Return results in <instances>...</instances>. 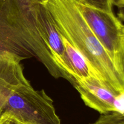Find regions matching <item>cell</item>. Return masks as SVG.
Returning a JSON list of instances; mask_svg holds the SVG:
<instances>
[{
	"label": "cell",
	"instance_id": "277c9868",
	"mask_svg": "<svg viewBox=\"0 0 124 124\" xmlns=\"http://www.w3.org/2000/svg\"><path fill=\"white\" fill-rule=\"evenodd\" d=\"M74 1L84 19L108 53L124 80L121 47L122 21L113 12H106L76 0Z\"/></svg>",
	"mask_w": 124,
	"mask_h": 124
},
{
	"label": "cell",
	"instance_id": "4fadbf2b",
	"mask_svg": "<svg viewBox=\"0 0 124 124\" xmlns=\"http://www.w3.org/2000/svg\"><path fill=\"white\" fill-rule=\"evenodd\" d=\"M118 11V13H117V18L121 21L124 22V7H119Z\"/></svg>",
	"mask_w": 124,
	"mask_h": 124
},
{
	"label": "cell",
	"instance_id": "3957f363",
	"mask_svg": "<svg viewBox=\"0 0 124 124\" xmlns=\"http://www.w3.org/2000/svg\"><path fill=\"white\" fill-rule=\"evenodd\" d=\"M37 2L32 0H0V5L12 17L29 41L35 58L55 78L62 77V74L52 58L49 49L42 40L35 18Z\"/></svg>",
	"mask_w": 124,
	"mask_h": 124
},
{
	"label": "cell",
	"instance_id": "52a82bcc",
	"mask_svg": "<svg viewBox=\"0 0 124 124\" xmlns=\"http://www.w3.org/2000/svg\"><path fill=\"white\" fill-rule=\"evenodd\" d=\"M62 39L65 49V58L70 69V75L73 80L71 84L73 85L76 80H82L91 77L97 78L102 81L83 55L65 38L62 36Z\"/></svg>",
	"mask_w": 124,
	"mask_h": 124
},
{
	"label": "cell",
	"instance_id": "5bb4252c",
	"mask_svg": "<svg viewBox=\"0 0 124 124\" xmlns=\"http://www.w3.org/2000/svg\"><path fill=\"white\" fill-rule=\"evenodd\" d=\"M32 1H34V2H39V3H41V2H42V0H32Z\"/></svg>",
	"mask_w": 124,
	"mask_h": 124
},
{
	"label": "cell",
	"instance_id": "8992f818",
	"mask_svg": "<svg viewBox=\"0 0 124 124\" xmlns=\"http://www.w3.org/2000/svg\"><path fill=\"white\" fill-rule=\"evenodd\" d=\"M6 53L24 59L35 58L32 47L22 30L0 6V56Z\"/></svg>",
	"mask_w": 124,
	"mask_h": 124
},
{
	"label": "cell",
	"instance_id": "7a4b0ae2",
	"mask_svg": "<svg viewBox=\"0 0 124 124\" xmlns=\"http://www.w3.org/2000/svg\"><path fill=\"white\" fill-rule=\"evenodd\" d=\"M3 112L29 124H61L53 100L43 89H35L29 81L10 95L4 106Z\"/></svg>",
	"mask_w": 124,
	"mask_h": 124
},
{
	"label": "cell",
	"instance_id": "6da1fadb",
	"mask_svg": "<svg viewBox=\"0 0 124 124\" xmlns=\"http://www.w3.org/2000/svg\"><path fill=\"white\" fill-rule=\"evenodd\" d=\"M62 36L86 59L105 86L117 97L124 94V81L106 50L92 32L74 0H42Z\"/></svg>",
	"mask_w": 124,
	"mask_h": 124
},
{
	"label": "cell",
	"instance_id": "7c38bea8",
	"mask_svg": "<svg viewBox=\"0 0 124 124\" xmlns=\"http://www.w3.org/2000/svg\"><path fill=\"white\" fill-rule=\"evenodd\" d=\"M111 4L113 6H115L119 7H124V0H111Z\"/></svg>",
	"mask_w": 124,
	"mask_h": 124
},
{
	"label": "cell",
	"instance_id": "9c48e42d",
	"mask_svg": "<svg viewBox=\"0 0 124 124\" xmlns=\"http://www.w3.org/2000/svg\"><path fill=\"white\" fill-rule=\"evenodd\" d=\"M87 6L102 10L108 12H113V5L111 0H76Z\"/></svg>",
	"mask_w": 124,
	"mask_h": 124
},
{
	"label": "cell",
	"instance_id": "5b68a950",
	"mask_svg": "<svg viewBox=\"0 0 124 124\" xmlns=\"http://www.w3.org/2000/svg\"><path fill=\"white\" fill-rule=\"evenodd\" d=\"M74 86L85 104L101 114L116 112L117 96L95 77L76 80Z\"/></svg>",
	"mask_w": 124,
	"mask_h": 124
},
{
	"label": "cell",
	"instance_id": "ba28073f",
	"mask_svg": "<svg viewBox=\"0 0 124 124\" xmlns=\"http://www.w3.org/2000/svg\"><path fill=\"white\" fill-rule=\"evenodd\" d=\"M92 124H124V114L116 112L102 114Z\"/></svg>",
	"mask_w": 124,
	"mask_h": 124
},
{
	"label": "cell",
	"instance_id": "30bf717a",
	"mask_svg": "<svg viewBox=\"0 0 124 124\" xmlns=\"http://www.w3.org/2000/svg\"><path fill=\"white\" fill-rule=\"evenodd\" d=\"M0 124H31L16 117L13 114L3 112L0 115Z\"/></svg>",
	"mask_w": 124,
	"mask_h": 124
},
{
	"label": "cell",
	"instance_id": "8fae6325",
	"mask_svg": "<svg viewBox=\"0 0 124 124\" xmlns=\"http://www.w3.org/2000/svg\"><path fill=\"white\" fill-rule=\"evenodd\" d=\"M121 47H122V75L124 80V24H123L121 31Z\"/></svg>",
	"mask_w": 124,
	"mask_h": 124
}]
</instances>
